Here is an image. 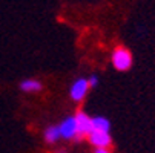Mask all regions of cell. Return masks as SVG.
Returning a JSON list of instances; mask_svg holds the SVG:
<instances>
[{
  "label": "cell",
  "instance_id": "obj_2",
  "mask_svg": "<svg viewBox=\"0 0 155 153\" xmlns=\"http://www.w3.org/2000/svg\"><path fill=\"white\" fill-rule=\"evenodd\" d=\"M75 121H77V138L75 139L89 136L92 132V118H89L84 112H78L75 115Z\"/></svg>",
  "mask_w": 155,
  "mask_h": 153
},
{
  "label": "cell",
  "instance_id": "obj_4",
  "mask_svg": "<svg viewBox=\"0 0 155 153\" xmlns=\"http://www.w3.org/2000/svg\"><path fill=\"white\" fill-rule=\"evenodd\" d=\"M89 81L84 80V78H78L72 87H71V98L74 101H81L84 98V95L87 94V89H89Z\"/></svg>",
  "mask_w": 155,
  "mask_h": 153
},
{
  "label": "cell",
  "instance_id": "obj_10",
  "mask_svg": "<svg viewBox=\"0 0 155 153\" xmlns=\"http://www.w3.org/2000/svg\"><path fill=\"white\" fill-rule=\"evenodd\" d=\"M95 153H109V150L107 148H97Z\"/></svg>",
  "mask_w": 155,
  "mask_h": 153
},
{
  "label": "cell",
  "instance_id": "obj_9",
  "mask_svg": "<svg viewBox=\"0 0 155 153\" xmlns=\"http://www.w3.org/2000/svg\"><path fill=\"white\" fill-rule=\"evenodd\" d=\"M87 81H89V86H95L98 80H97V77H95V75H92V77H91L89 80H87Z\"/></svg>",
  "mask_w": 155,
  "mask_h": 153
},
{
  "label": "cell",
  "instance_id": "obj_11",
  "mask_svg": "<svg viewBox=\"0 0 155 153\" xmlns=\"http://www.w3.org/2000/svg\"><path fill=\"white\" fill-rule=\"evenodd\" d=\"M58 153H66V151L64 150H58Z\"/></svg>",
  "mask_w": 155,
  "mask_h": 153
},
{
  "label": "cell",
  "instance_id": "obj_1",
  "mask_svg": "<svg viewBox=\"0 0 155 153\" xmlns=\"http://www.w3.org/2000/svg\"><path fill=\"white\" fill-rule=\"evenodd\" d=\"M112 64L117 71H127L132 66V55L126 48H117L112 52Z\"/></svg>",
  "mask_w": 155,
  "mask_h": 153
},
{
  "label": "cell",
  "instance_id": "obj_8",
  "mask_svg": "<svg viewBox=\"0 0 155 153\" xmlns=\"http://www.w3.org/2000/svg\"><path fill=\"white\" fill-rule=\"evenodd\" d=\"M58 138H61V135H60V129L57 126H51L45 130V141L46 142H55Z\"/></svg>",
  "mask_w": 155,
  "mask_h": 153
},
{
  "label": "cell",
  "instance_id": "obj_6",
  "mask_svg": "<svg viewBox=\"0 0 155 153\" xmlns=\"http://www.w3.org/2000/svg\"><path fill=\"white\" fill-rule=\"evenodd\" d=\"M109 121L103 116H95L92 118V130H98V132H107L109 133Z\"/></svg>",
  "mask_w": 155,
  "mask_h": 153
},
{
  "label": "cell",
  "instance_id": "obj_3",
  "mask_svg": "<svg viewBox=\"0 0 155 153\" xmlns=\"http://www.w3.org/2000/svg\"><path fill=\"white\" fill-rule=\"evenodd\" d=\"M60 129V135L64 139H72L77 138V121L75 116H68L66 120H63V123L58 126Z\"/></svg>",
  "mask_w": 155,
  "mask_h": 153
},
{
  "label": "cell",
  "instance_id": "obj_5",
  "mask_svg": "<svg viewBox=\"0 0 155 153\" xmlns=\"http://www.w3.org/2000/svg\"><path fill=\"white\" fill-rule=\"evenodd\" d=\"M89 138V142L97 147V148H107L110 145V136L107 132H98V130H92Z\"/></svg>",
  "mask_w": 155,
  "mask_h": 153
},
{
  "label": "cell",
  "instance_id": "obj_7",
  "mask_svg": "<svg viewBox=\"0 0 155 153\" xmlns=\"http://www.w3.org/2000/svg\"><path fill=\"white\" fill-rule=\"evenodd\" d=\"M20 89L23 92H37L41 89V83L37 80H25V81H21Z\"/></svg>",
  "mask_w": 155,
  "mask_h": 153
}]
</instances>
